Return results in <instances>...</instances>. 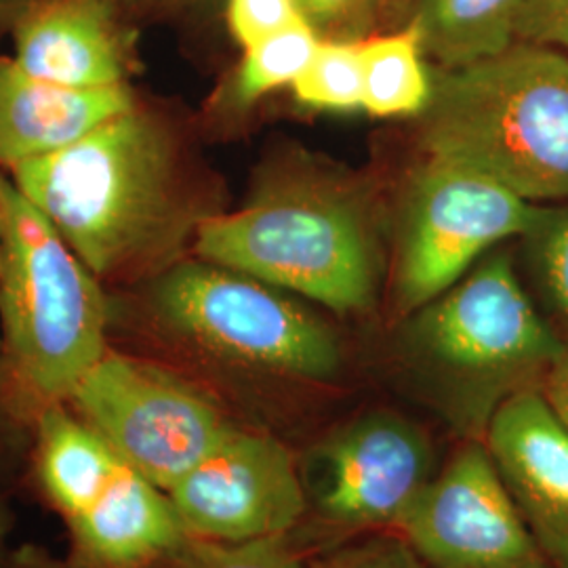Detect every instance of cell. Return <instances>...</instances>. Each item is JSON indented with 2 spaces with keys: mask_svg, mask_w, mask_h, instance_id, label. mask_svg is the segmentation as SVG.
Wrapping results in <instances>:
<instances>
[{
  "mask_svg": "<svg viewBox=\"0 0 568 568\" xmlns=\"http://www.w3.org/2000/svg\"><path fill=\"white\" fill-rule=\"evenodd\" d=\"M100 283L150 281L183 260L206 215L173 129L138 102L60 152L9 169Z\"/></svg>",
  "mask_w": 568,
  "mask_h": 568,
  "instance_id": "obj_1",
  "label": "cell"
},
{
  "mask_svg": "<svg viewBox=\"0 0 568 568\" xmlns=\"http://www.w3.org/2000/svg\"><path fill=\"white\" fill-rule=\"evenodd\" d=\"M192 251L339 314L371 310L384 276L371 196L310 161L270 166L241 209L204 217Z\"/></svg>",
  "mask_w": 568,
  "mask_h": 568,
  "instance_id": "obj_2",
  "label": "cell"
},
{
  "mask_svg": "<svg viewBox=\"0 0 568 568\" xmlns=\"http://www.w3.org/2000/svg\"><path fill=\"white\" fill-rule=\"evenodd\" d=\"M424 156L464 164L532 204L568 203V53L520 41L459 68L432 65L417 116Z\"/></svg>",
  "mask_w": 568,
  "mask_h": 568,
  "instance_id": "obj_3",
  "label": "cell"
},
{
  "mask_svg": "<svg viewBox=\"0 0 568 568\" xmlns=\"http://www.w3.org/2000/svg\"><path fill=\"white\" fill-rule=\"evenodd\" d=\"M400 358L448 422L483 440L495 410L541 386L565 339L497 246L447 293L403 318Z\"/></svg>",
  "mask_w": 568,
  "mask_h": 568,
  "instance_id": "obj_4",
  "label": "cell"
},
{
  "mask_svg": "<svg viewBox=\"0 0 568 568\" xmlns=\"http://www.w3.org/2000/svg\"><path fill=\"white\" fill-rule=\"evenodd\" d=\"M110 302L55 225L2 175L0 345L42 406L68 403L110 349Z\"/></svg>",
  "mask_w": 568,
  "mask_h": 568,
  "instance_id": "obj_5",
  "label": "cell"
},
{
  "mask_svg": "<svg viewBox=\"0 0 568 568\" xmlns=\"http://www.w3.org/2000/svg\"><path fill=\"white\" fill-rule=\"evenodd\" d=\"M145 283L154 323L220 363L302 382H326L342 368L333 328L278 286L196 255Z\"/></svg>",
  "mask_w": 568,
  "mask_h": 568,
  "instance_id": "obj_6",
  "label": "cell"
},
{
  "mask_svg": "<svg viewBox=\"0 0 568 568\" xmlns=\"http://www.w3.org/2000/svg\"><path fill=\"white\" fill-rule=\"evenodd\" d=\"M537 211L539 204L474 169L424 156L406 182L396 220V314L406 318L447 293L493 248L523 239Z\"/></svg>",
  "mask_w": 568,
  "mask_h": 568,
  "instance_id": "obj_7",
  "label": "cell"
},
{
  "mask_svg": "<svg viewBox=\"0 0 568 568\" xmlns=\"http://www.w3.org/2000/svg\"><path fill=\"white\" fill-rule=\"evenodd\" d=\"M126 466L169 490L232 424L175 373L108 349L68 400Z\"/></svg>",
  "mask_w": 568,
  "mask_h": 568,
  "instance_id": "obj_8",
  "label": "cell"
},
{
  "mask_svg": "<svg viewBox=\"0 0 568 568\" xmlns=\"http://www.w3.org/2000/svg\"><path fill=\"white\" fill-rule=\"evenodd\" d=\"M300 469L307 506L328 525L398 530L436 476V457L422 427L373 410L326 436Z\"/></svg>",
  "mask_w": 568,
  "mask_h": 568,
  "instance_id": "obj_9",
  "label": "cell"
},
{
  "mask_svg": "<svg viewBox=\"0 0 568 568\" xmlns=\"http://www.w3.org/2000/svg\"><path fill=\"white\" fill-rule=\"evenodd\" d=\"M398 532L427 568H554L476 438L436 471Z\"/></svg>",
  "mask_w": 568,
  "mask_h": 568,
  "instance_id": "obj_10",
  "label": "cell"
},
{
  "mask_svg": "<svg viewBox=\"0 0 568 568\" xmlns=\"http://www.w3.org/2000/svg\"><path fill=\"white\" fill-rule=\"evenodd\" d=\"M166 495L190 537L227 544L286 535L307 509L291 450L267 434L236 426Z\"/></svg>",
  "mask_w": 568,
  "mask_h": 568,
  "instance_id": "obj_11",
  "label": "cell"
},
{
  "mask_svg": "<svg viewBox=\"0 0 568 568\" xmlns=\"http://www.w3.org/2000/svg\"><path fill=\"white\" fill-rule=\"evenodd\" d=\"M483 440L549 565L568 568V432L539 387L499 406Z\"/></svg>",
  "mask_w": 568,
  "mask_h": 568,
  "instance_id": "obj_12",
  "label": "cell"
},
{
  "mask_svg": "<svg viewBox=\"0 0 568 568\" xmlns=\"http://www.w3.org/2000/svg\"><path fill=\"white\" fill-rule=\"evenodd\" d=\"M114 0H32L11 28L23 72L68 87L129 84L133 42Z\"/></svg>",
  "mask_w": 568,
  "mask_h": 568,
  "instance_id": "obj_13",
  "label": "cell"
},
{
  "mask_svg": "<svg viewBox=\"0 0 568 568\" xmlns=\"http://www.w3.org/2000/svg\"><path fill=\"white\" fill-rule=\"evenodd\" d=\"M138 100L131 82L68 87L23 72L13 58H0V164L13 169L60 152Z\"/></svg>",
  "mask_w": 568,
  "mask_h": 568,
  "instance_id": "obj_14",
  "label": "cell"
},
{
  "mask_svg": "<svg viewBox=\"0 0 568 568\" xmlns=\"http://www.w3.org/2000/svg\"><path fill=\"white\" fill-rule=\"evenodd\" d=\"M68 525L89 568L161 565L187 537L166 490L126 464L102 495Z\"/></svg>",
  "mask_w": 568,
  "mask_h": 568,
  "instance_id": "obj_15",
  "label": "cell"
},
{
  "mask_svg": "<svg viewBox=\"0 0 568 568\" xmlns=\"http://www.w3.org/2000/svg\"><path fill=\"white\" fill-rule=\"evenodd\" d=\"M535 0H384L379 26L413 30L438 68H459L525 41Z\"/></svg>",
  "mask_w": 568,
  "mask_h": 568,
  "instance_id": "obj_16",
  "label": "cell"
},
{
  "mask_svg": "<svg viewBox=\"0 0 568 568\" xmlns=\"http://www.w3.org/2000/svg\"><path fill=\"white\" fill-rule=\"evenodd\" d=\"M37 459L42 488L68 523L102 495L124 464L102 436L82 422L81 415L65 410L63 403L41 408Z\"/></svg>",
  "mask_w": 568,
  "mask_h": 568,
  "instance_id": "obj_17",
  "label": "cell"
},
{
  "mask_svg": "<svg viewBox=\"0 0 568 568\" xmlns=\"http://www.w3.org/2000/svg\"><path fill=\"white\" fill-rule=\"evenodd\" d=\"M363 110L377 119L419 116L432 98V65L413 30L361 41Z\"/></svg>",
  "mask_w": 568,
  "mask_h": 568,
  "instance_id": "obj_18",
  "label": "cell"
},
{
  "mask_svg": "<svg viewBox=\"0 0 568 568\" xmlns=\"http://www.w3.org/2000/svg\"><path fill=\"white\" fill-rule=\"evenodd\" d=\"M516 243L535 302L568 342V203L539 204L537 217Z\"/></svg>",
  "mask_w": 568,
  "mask_h": 568,
  "instance_id": "obj_19",
  "label": "cell"
},
{
  "mask_svg": "<svg viewBox=\"0 0 568 568\" xmlns=\"http://www.w3.org/2000/svg\"><path fill=\"white\" fill-rule=\"evenodd\" d=\"M321 37L307 21H297L278 34L243 49L234 79L227 89V102L244 110L265 95L293 87L312 60Z\"/></svg>",
  "mask_w": 568,
  "mask_h": 568,
  "instance_id": "obj_20",
  "label": "cell"
},
{
  "mask_svg": "<svg viewBox=\"0 0 568 568\" xmlns=\"http://www.w3.org/2000/svg\"><path fill=\"white\" fill-rule=\"evenodd\" d=\"M291 89L295 100L312 110H363L361 42L321 39L307 68Z\"/></svg>",
  "mask_w": 568,
  "mask_h": 568,
  "instance_id": "obj_21",
  "label": "cell"
},
{
  "mask_svg": "<svg viewBox=\"0 0 568 568\" xmlns=\"http://www.w3.org/2000/svg\"><path fill=\"white\" fill-rule=\"evenodd\" d=\"M161 565L164 568H310L288 546L284 535L239 544L206 541L187 535L182 546Z\"/></svg>",
  "mask_w": 568,
  "mask_h": 568,
  "instance_id": "obj_22",
  "label": "cell"
},
{
  "mask_svg": "<svg viewBox=\"0 0 568 568\" xmlns=\"http://www.w3.org/2000/svg\"><path fill=\"white\" fill-rule=\"evenodd\" d=\"M323 41L361 42L379 26L384 0H297Z\"/></svg>",
  "mask_w": 568,
  "mask_h": 568,
  "instance_id": "obj_23",
  "label": "cell"
},
{
  "mask_svg": "<svg viewBox=\"0 0 568 568\" xmlns=\"http://www.w3.org/2000/svg\"><path fill=\"white\" fill-rule=\"evenodd\" d=\"M225 23L241 49L305 20L297 0H224Z\"/></svg>",
  "mask_w": 568,
  "mask_h": 568,
  "instance_id": "obj_24",
  "label": "cell"
},
{
  "mask_svg": "<svg viewBox=\"0 0 568 568\" xmlns=\"http://www.w3.org/2000/svg\"><path fill=\"white\" fill-rule=\"evenodd\" d=\"M310 568H427V565L405 537L394 530L392 535L377 532L333 549L314 560Z\"/></svg>",
  "mask_w": 568,
  "mask_h": 568,
  "instance_id": "obj_25",
  "label": "cell"
},
{
  "mask_svg": "<svg viewBox=\"0 0 568 568\" xmlns=\"http://www.w3.org/2000/svg\"><path fill=\"white\" fill-rule=\"evenodd\" d=\"M525 41L548 42L568 53V0L532 9L525 30Z\"/></svg>",
  "mask_w": 568,
  "mask_h": 568,
  "instance_id": "obj_26",
  "label": "cell"
},
{
  "mask_svg": "<svg viewBox=\"0 0 568 568\" xmlns=\"http://www.w3.org/2000/svg\"><path fill=\"white\" fill-rule=\"evenodd\" d=\"M539 392L544 394L549 408L568 432V342L549 366Z\"/></svg>",
  "mask_w": 568,
  "mask_h": 568,
  "instance_id": "obj_27",
  "label": "cell"
},
{
  "mask_svg": "<svg viewBox=\"0 0 568 568\" xmlns=\"http://www.w3.org/2000/svg\"><path fill=\"white\" fill-rule=\"evenodd\" d=\"M140 7L159 16H206L224 7V0H142Z\"/></svg>",
  "mask_w": 568,
  "mask_h": 568,
  "instance_id": "obj_28",
  "label": "cell"
},
{
  "mask_svg": "<svg viewBox=\"0 0 568 568\" xmlns=\"http://www.w3.org/2000/svg\"><path fill=\"white\" fill-rule=\"evenodd\" d=\"M32 0H0V32L11 30Z\"/></svg>",
  "mask_w": 568,
  "mask_h": 568,
  "instance_id": "obj_29",
  "label": "cell"
},
{
  "mask_svg": "<svg viewBox=\"0 0 568 568\" xmlns=\"http://www.w3.org/2000/svg\"><path fill=\"white\" fill-rule=\"evenodd\" d=\"M114 2L121 4V7H140L142 0H114Z\"/></svg>",
  "mask_w": 568,
  "mask_h": 568,
  "instance_id": "obj_30",
  "label": "cell"
},
{
  "mask_svg": "<svg viewBox=\"0 0 568 568\" xmlns=\"http://www.w3.org/2000/svg\"><path fill=\"white\" fill-rule=\"evenodd\" d=\"M0 243H2V175H0Z\"/></svg>",
  "mask_w": 568,
  "mask_h": 568,
  "instance_id": "obj_31",
  "label": "cell"
},
{
  "mask_svg": "<svg viewBox=\"0 0 568 568\" xmlns=\"http://www.w3.org/2000/svg\"><path fill=\"white\" fill-rule=\"evenodd\" d=\"M549 2H560V0H535V4H532V9H537V7H541V4H549ZM532 13V11H530ZM530 18V16H528Z\"/></svg>",
  "mask_w": 568,
  "mask_h": 568,
  "instance_id": "obj_32",
  "label": "cell"
}]
</instances>
